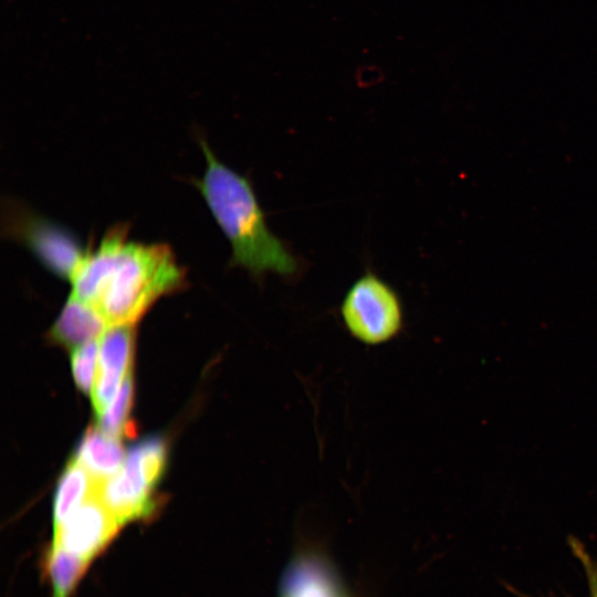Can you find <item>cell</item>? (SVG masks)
<instances>
[{
  "label": "cell",
  "instance_id": "5",
  "mask_svg": "<svg viewBox=\"0 0 597 597\" xmlns=\"http://www.w3.org/2000/svg\"><path fill=\"white\" fill-rule=\"evenodd\" d=\"M6 214L8 234L27 247L48 271L70 281L87 253L80 239L62 224L17 203H10Z\"/></svg>",
  "mask_w": 597,
  "mask_h": 597
},
{
  "label": "cell",
  "instance_id": "2",
  "mask_svg": "<svg viewBox=\"0 0 597 597\" xmlns=\"http://www.w3.org/2000/svg\"><path fill=\"white\" fill-rule=\"evenodd\" d=\"M206 158L195 187L230 243V265L245 270L255 281L272 272L285 279L300 273V260L268 226L251 180L220 161L203 138Z\"/></svg>",
  "mask_w": 597,
  "mask_h": 597
},
{
  "label": "cell",
  "instance_id": "12",
  "mask_svg": "<svg viewBox=\"0 0 597 597\" xmlns=\"http://www.w3.org/2000/svg\"><path fill=\"white\" fill-rule=\"evenodd\" d=\"M134 325L108 326L98 339V370L126 376L132 370Z\"/></svg>",
  "mask_w": 597,
  "mask_h": 597
},
{
  "label": "cell",
  "instance_id": "8",
  "mask_svg": "<svg viewBox=\"0 0 597 597\" xmlns=\"http://www.w3.org/2000/svg\"><path fill=\"white\" fill-rule=\"evenodd\" d=\"M107 327L106 321L94 307L69 295L50 331V337L73 349L98 339Z\"/></svg>",
  "mask_w": 597,
  "mask_h": 597
},
{
  "label": "cell",
  "instance_id": "6",
  "mask_svg": "<svg viewBox=\"0 0 597 597\" xmlns=\"http://www.w3.org/2000/svg\"><path fill=\"white\" fill-rule=\"evenodd\" d=\"M121 526L96 491L53 527L52 545L92 562L114 540Z\"/></svg>",
  "mask_w": 597,
  "mask_h": 597
},
{
  "label": "cell",
  "instance_id": "9",
  "mask_svg": "<svg viewBox=\"0 0 597 597\" xmlns=\"http://www.w3.org/2000/svg\"><path fill=\"white\" fill-rule=\"evenodd\" d=\"M119 438L105 433L98 427L88 428L74 457L98 481L116 474L125 462Z\"/></svg>",
  "mask_w": 597,
  "mask_h": 597
},
{
  "label": "cell",
  "instance_id": "1",
  "mask_svg": "<svg viewBox=\"0 0 597 597\" xmlns=\"http://www.w3.org/2000/svg\"><path fill=\"white\" fill-rule=\"evenodd\" d=\"M70 283V295L108 326L134 325L160 297L182 290L187 274L168 245L132 240L125 226H115L87 250Z\"/></svg>",
  "mask_w": 597,
  "mask_h": 597
},
{
  "label": "cell",
  "instance_id": "10",
  "mask_svg": "<svg viewBox=\"0 0 597 597\" xmlns=\"http://www.w3.org/2000/svg\"><path fill=\"white\" fill-rule=\"evenodd\" d=\"M100 482L73 458L67 463L56 485L53 502V527L61 524L80 504L93 495L97 491Z\"/></svg>",
  "mask_w": 597,
  "mask_h": 597
},
{
  "label": "cell",
  "instance_id": "13",
  "mask_svg": "<svg viewBox=\"0 0 597 597\" xmlns=\"http://www.w3.org/2000/svg\"><path fill=\"white\" fill-rule=\"evenodd\" d=\"M134 384L132 370L126 375L123 384L111 405L98 416V428L105 433L119 438L133 432L128 425V416L133 406Z\"/></svg>",
  "mask_w": 597,
  "mask_h": 597
},
{
  "label": "cell",
  "instance_id": "7",
  "mask_svg": "<svg viewBox=\"0 0 597 597\" xmlns=\"http://www.w3.org/2000/svg\"><path fill=\"white\" fill-rule=\"evenodd\" d=\"M280 597H347L327 562L311 552L295 556L286 568Z\"/></svg>",
  "mask_w": 597,
  "mask_h": 597
},
{
  "label": "cell",
  "instance_id": "3",
  "mask_svg": "<svg viewBox=\"0 0 597 597\" xmlns=\"http://www.w3.org/2000/svg\"><path fill=\"white\" fill-rule=\"evenodd\" d=\"M166 464V442L161 438L150 437L129 450L116 474L100 482L97 495L122 526L154 512L156 503L153 490Z\"/></svg>",
  "mask_w": 597,
  "mask_h": 597
},
{
  "label": "cell",
  "instance_id": "11",
  "mask_svg": "<svg viewBox=\"0 0 597 597\" xmlns=\"http://www.w3.org/2000/svg\"><path fill=\"white\" fill-rule=\"evenodd\" d=\"M91 562L59 546L51 545L44 556V575L51 597H71L86 574Z\"/></svg>",
  "mask_w": 597,
  "mask_h": 597
},
{
  "label": "cell",
  "instance_id": "4",
  "mask_svg": "<svg viewBox=\"0 0 597 597\" xmlns=\"http://www.w3.org/2000/svg\"><path fill=\"white\" fill-rule=\"evenodd\" d=\"M339 311L348 333L365 345L390 342L404 327L402 303L397 291L373 271L353 282Z\"/></svg>",
  "mask_w": 597,
  "mask_h": 597
},
{
  "label": "cell",
  "instance_id": "14",
  "mask_svg": "<svg viewBox=\"0 0 597 597\" xmlns=\"http://www.w3.org/2000/svg\"><path fill=\"white\" fill-rule=\"evenodd\" d=\"M100 339V338H98ZM98 339L91 341L72 349V373L76 386L91 394L94 386L96 362L100 353Z\"/></svg>",
  "mask_w": 597,
  "mask_h": 597
}]
</instances>
